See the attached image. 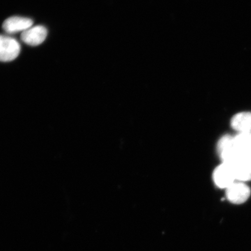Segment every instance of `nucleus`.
Listing matches in <instances>:
<instances>
[{"label": "nucleus", "instance_id": "0eeeda50", "mask_svg": "<svg viewBox=\"0 0 251 251\" xmlns=\"http://www.w3.org/2000/svg\"><path fill=\"white\" fill-rule=\"evenodd\" d=\"M231 166L235 180L243 183L251 180V160L241 159Z\"/></svg>", "mask_w": 251, "mask_h": 251}, {"label": "nucleus", "instance_id": "f257e3e1", "mask_svg": "<svg viewBox=\"0 0 251 251\" xmlns=\"http://www.w3.org/2000/svg\"><path fill=\"white\" fill-rule=\"evenodd\" d=\"M21 52V45L10 36L0 34V61L10 62L17 58Z\"/></svg>", "mask_w": 251, "mask_h": 251}, {"label": "nucleus", "instance_id": "7ed1b4c3", "mask_svg": "<svg viewBox=\"0 0 251 251\" xmlns=\"http://www.w3.org/2000/svg\"><path fill=\"white\" fill-rule=\"evenodd\" d=\"M226 190L227 200L234 204H241L246 202L251 196L250 188L243 182H234Z\"/></svg>", "mask_w": 251, "mask_h": 251}, {"label": "nucleus", "instance_id": "423d86ee", "mask_svg": "<svg viewBox=\"0 0 251 251\" xmlns=\"http://www.w3.org/2000/svg\"><path fill=\"white\" fill-rule=\"evenodd\" d=\"M231 126L238 133H251V112H240L231 120Z\"/></svg>", "mask_w": 251, "mask_h": 251}, {"label": "nucleus", "instance_id": "f03ea898", "mask_svg": "<svg viewBox=\"0 0 251 251\" xmlns=\"http://www.w3.org/2000/svg\"><path fill=\"white\" fill-rule=\"evenodd\" d=\"M213 180L216 186L227 189L235 180L233 169L231 165L222 163L213 172Z\"/></svg>", "mask_w": 251, "mask_h": 251}, {"label": "nucleus", "instance_id": "20e7f679", "mask_svg": "<svg viewBox=\"0 0 251 251\" xmlns=\"http://www.w3.org/2000/svg\"><path fill=\"white\" fill-rule=\"evenodd\" d=\"M48 34L47 28L43 25L31 26L22 33L21 40L27 45L37 46L45 42Z\"/></svg>", "mask_w": 251, "mask_h": 251}, {"label": "nucleus", "instance_id": "6e6552de", "mask_svg": "<svg viewBox=\"0 0 251 251\" xmlns=\"http://www.w3.org/2000/svg\"><path fill=\"white\" fill-rule=\"evenodd\" d=\"M250 153L251 155V140H250Z\"/></svg>", "mask_w": 251, "mask_h": 251}, {"label": "nucleus", "instance_id": "39448f33", "mask_svg": "<svg viewBox=\"0 0 251 251\" xmlns=\"http://www.w3.org/2000/svg\"><path fill=\"white\" fill-rule=\"evenodd\" d=\"M33 25V21L31 19L15 16L7 18L4 22L2 29L8 34L23 33L32 26Z\"/></svg>", "mask_w": 251, "mask_h": 251}]
</instances>
